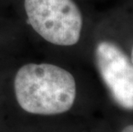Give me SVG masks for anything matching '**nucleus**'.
I'll use <instances>...</instances> for the list:
<instances>
[{
    "label": "nucleus",
    "instance_id": "1",
    "mask_svg": "<svg viewBox=\"0 0 133 132\" xmlns=\"http://www.w3.org/2000/svg\"><path fill=\"white\" fill-rule=\"evenodd\" d=\"M16 100L25 112L36 115H57L72 107L76 81L69 71L51 64H28L16 74Z\"/></svg>",
    "mask_w": 133,
    "mask_h": 132
},
{
    "label": "nucleus",
    "instance_id": "5",
    "mask_svg": "<svg viewBox=\"0 0 133 132\" xmlns=\"http://www.w3.org/2000/svg\"><path fill=\"white\" fill-rule=\"evenodd\" d=\"M131 63H132V64H133V48H132V51H131Z\"/></svg>",
    "mask_w": 133,
    "mask_h": 132
},
{
    "label": "nucleus",
    "instance_id": "3",
    "mask_svg": "<svg viewBox=\"0 0 133 132\" xmlns=\"http://www.w3.org/2000/svg\"><path fill=\"white\" fill-rule=\"evenodd\" d=\"M95 62L115 101L133 110V64L125 52L112 42L101 41L95 48Z\"/></svg>",
    "mask_w": 133,
    "mask_h": 132
},
{
    "label": "nucleus",
    "instance_id": "2",
    "mask_svg": "<svg viewBox=\"0 0 133 132\" xmlns=\"http://www.w3.org/2000/svg\"><path fill=\"white\" fill-rule=\"evenodd\" d=\"M32 27L52 44L70 46L80 40L83 16L73 0H25Z\"/></svg>",
    "mask_w": 133,
    "mask_h": 132
},
{
    "label": "nucleus",
    "instance_id": "4",
    "mask_svg": "<svg viewBox=\"0 0 133 132\" xmlns=\"http://www.w3.org/2000/svg\"><path fill=\"white\" fill-rule=\"evenodd\" d=\"M122 132H133V124L127 125L122 130Z\"/></svg>",
    "mask_w": 133,
    "mask_h": 132
}]
</instances>
